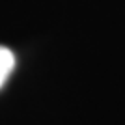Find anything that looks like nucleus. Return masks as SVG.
<instances>
[{
    "label": "nucleus",
    "mask_w": 125,
    "mask_h": 125,
    "mask_svg": "<svg viewBox=\"0 0 125 125\" xmlns=\"http://www.w3.org/2000/svg\"><path fill=\"white\" fill-rule=\"evenodd\" d=\"M15 67V56L8 47L0 45V88L6 84V80L10 78L11 71Z\"/></svg>",
    "instance_id": "obj_1"
}]
</instances>
